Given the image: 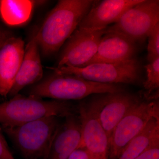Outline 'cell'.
Wrapping results in <instances>:
<instances>
[{
	"label": "cell",
	"mask_w": 159,
	"mask_h": 159,
	"mask_svg": "<svg viewBox=\"0 0 159 159\" xmlns=\"http://www.w3.org/2000/svg\"><path fill=\"white\" fill-rule=\"evenodd\" d=\"M93 0H60L34 34L43 55H53L66 43L91 9Z\"/></svg>",
	"instance_id": "1"
},
{
	"label": "cell",
	"mask_w": 159,
	"mask_h": 159,
	"mask_svg": "<svg viewBox=\"0 0 159 159\" xmlns=\"http://www.w3.org/2000/svg\"><path fill=\"white\" fill-rule=\"evenodd\" d=\"M78 108L62 100H44L18 94L0 103V124L2 128L23 125L46 117H65L75 114Z\"/></svg>",
	"instance_id": "2"
},
{
	"label": "cell",
	"mask_w": 159,
	"mask_h": 159,
	"mask_svg": "<svg viewBox=\"0 0 159 159\" xmlns=\"http://www.w3.org/2000/svg\"><path fill=\"white\" fill-rule=\"evenodd\" d=\"M123 91L118 84L93 82L74 75L54 73L33 85L29 96L66 101L82 99L91 94Z\"/></svg>",
	"instance_id": "3"
},
{
	"label": "cell",
	"mask_w": 159,
	"mask_h": 159,
	"mask_svg": "<svg viewBox=\"0 0 159 159\" xmlns=\"http://www.w3.org/2000/svg\"><path fill=\"white\" fill-rule=\"evenodd\" d=\"M58 117H45L13 127L2 128L25 159H47L60 123Z\"/></svg>",
	"instance_id": "4"
},
{
	"label": "cell",
	"mask_w": 159,
	"mask_h": 159,
	"mask_svg": "<svg viewBox=\"0 0 159 159\" xmlns=\"http://www.w3.org/2000/svg\"><path fill=\"white\" fill-rule=\"evenodd\" d=\"M50 69L56 74L74 75L101 83L136 84L141 77V65L135 58L115 63L92 64L81 68L63 66Z\"/></svg>",
	"instance_id": "5"
},
{
	"label": "cell",
	"mask_w": 159,
	"mask_h": 159,
	"mask_svg": "<svg viewBox=\"0 0 159 159\" xmlns=\"http://www.w3.org/2000/svg\"><path fill=\"white\" fill-rule=\"evenodd\" d=\"M159 23V1L142 0L124 12L105 32L119 33L134 42H142Z\"/></svg>",
	"instance_id": "6"
},
{
	"label": "cell",
	"mask_w": 159,
	"mask_h": 159,
	"mask_svg": "<svg viewBox=\"0 0 159 159\" xmlns=\"http://www.w3.org/2000/svg\"><path fill=\"white\" fill-rule=\"evenodd\" d=\"M159 113L158 101H141L126 114L114 129L110 139L108 159H119L132 139L148 121Z\"/></svg>",
	"instance_id": "7"
},
{
	"label": "cell",
	"mask_w": 159,
	"mask_h": 159,
	"mask_svg": "<svg viewBox=\"0 0 159 159\" xmlns=\"http://www.w3.org/2000/svg\"><path fill=\"white\" fill-rule=\"evenodd\" d=\"M106 29L93 30L77 28L66 42L57 68L84 67L97 53Z\"/></svg>",
	"instance_id": "8"
},
{
	"label": "cell",
	"mask_w": 159,
	"mask_h": 159,
	"mask_svg": "<svg viewBox=\"0 0 159 159\" xmlns=\"http://www.w3.org/2000/svg\"><path fill=\"white\" fill-rule=\"evenodd\" d=\"M141 101L136 95L124 91L101 94L91 100L109 141L117 124Z\"/></svg>",
	"instance_id": "9"
},
{
	"label": "cell",
	"mask_w": 159,
	"mask_h": 159,
	"mask_svg": "<svg viewBox=\"0 0 159 159\" xmlns=\"http://www.w3.org/2000/svg\"><path fill=\"white\" fill-rule=\"evenodd\" d=\"M81 125V141L78 147L86 148L93 159H108L110 141L90 101L78 107Z\"/></svg>",
	"instance_id": "10"
},
{
	"label": "cell",
	"mask_w": 159,
	"mask_h": 159,
	"mask_svg": "<svg viewBox=\"0 0 159 159\" xmlns=\"http://www.w3.org/2000/svg\"><path fill=\"white\" fill-rule=\"evenodd\" d=\"M142 0L95 1L91 9L77 28L101 30L119 20L125 11L141 2Z\"/></svg>",
	"instance_id": "11"
},
{
	"label": "cell",
	"mask_w": 159,
	"mask_h": 159,
	"mask_svg": "<svg viewBox=\"0 0 159 159\" xmlns=\"http://www.w3.org/2000/svg\"><path fill=\"white\" fill-rule=\"evenodd\" d=\"M136 44L122 34L105 32L96 54L84 66L97 63H115L134 59L137 51Z\"/></svg>",
	"instance_id": "12"
},
{
	"label": "cell",
	"mask_w": 159,
	"mask_h": 159,
	"mask_svg": "<svg viewBox=\"0 0 159 159\" xmlns=\"http://www.w3.org/2000/svg\"><path fill=\"white\" fill-rule=\"evenodd\" d=\"M25 43L10 37L0 48V95L7 97L14 84L25 53Z\"/></svg>",
	"instance_id": "13"
},
{
	"label": "cell",
	"mask_w": 159,
	"mask_h": 159,
	"mask_svg": "<svg viewBox=\"0 0 159 159\" xmlns=\"http://www.w3.org/2000/svg\"><path fill=\"white\" fill-rule=\"evenodd\" d=\"M60 124L51 143L47 159H67L81 141L79 115H69Z\"/></svg>",
	"instance_id": "14"
},
{
	"label": "cell",
	"mask_w": 159,
	"mask_h": 159,
	"mask_svg": "<svg viewBox=\"0 0 159 159\" xmlns=\"http://www.w3.org/2000/svg\"><path fill=\"white\" fill-rule=\"evenodd\" d=\"M39 48L34 35L25 48L19 70L9 95L13 97L27 86L37 83L42 79L43 69Z\"/></svg>",
	"instance_id": "15"
},
{
	"label": "cell",
	"mask_w": 159,
	"mask_h": 159,
	"mask_svg": "<svg viewBox=\"0 0 159 159\" xmlns=\"http://www.w3.org/2000/svg\"><path fill=\"white\" fill-rule=\"evenodd\" d=\"M159 137V113L150 119L144 129L135 137L119 159H134Z\"/></svg>",
	"instance_id": "16"
},
{
	"label": "cell",
	"mask_w": 159,
	"mask_h": 159,
	"mask_svg": "<svg viewBox=\"0 0 159 159\" xmlns=\"http://www.w3.org/2000/svg\"><path fill=\"white\" fill-rule=\"evenodd\" d=\"M36 2L31 0L0 1V16L9 25H23L31 17Z\"/></svg>",
	"instance_id": "17"
},
{
	"label": "cell",
	"mask_w": 159,
	"mask_h": 159,
	"mask_svg": "<svg viewBox=\"0 0 159 159\" xmlns=\"http://www.w3.org/2000/svg\"><path fill=\"white\" fill-rule=\"evenodd\" d=\"M147 78L144 83V88L150 93L159 88V58L145 66Z\"/></svg>",
	"instance_id": "18"
},
{
	"label": "cell",
	"mask_w": 159,
	"mask_h": 159,
	"mask_svg": "<svg viewBox=\"0 0 159 159\" xmlns=\"http://www.w3.org/2000/svg\"><path fill=\"white\" fill-rule=\"evenodd\" d=\"M147 38V59L150 63L159 58V23L154 27Z\"/></svg>",
	"instance_id": "19"
},
{
	"label": "cell",
	"mask_w": 159,
	"mask_h": 159,
	"mask_svg": "<svg viewBox=\"0 0 159 159\" xmlns=\"http://www.w3.org/2000/svg\"><path fill=\"white\" fill-rule=\"evenodd\" d=\"M134 159H159V137Z\"/></svg>",
	"instance_id": "20"
},
{
	"label": "cell",
	"mask_w": 159,
	"mask_h": 159,
	"mask_svg": "<svg viewBox=\"0 0 159 159\" xmlns=\"http://www.w3.org/2000/svg\"><path fill=\"white\" fill-rule=\"evenodd\" d=\"M67 159H93L90 153L84 147H79L72 152Z\"/></svg>",
	"instance_id": "21"
},
{
	"label": "cell",
	"mask_w": 159,
	"mask_h": 159,
	"mask_svg": "<svg viewBox=\"0 0 159 159\" xmlns=\"http://www.w3.org/2000/svg\"><path fill=\"white\" fill-rule=\"evenodd\" d=\"M0 159H15L2 136L0 134Z\"/></svg>",
	"instance_id": "22"
},
{
	"label": "cell",
	"mask_w": 159,
	"mask_h": 159,
	"mask_svg": "<svg viewBox=\"0 0 159 159\" xmlns=\"http://www.w3.org/2000/svg\"><path fill=\"white\" fill-rule=\"evenodd\" d=\"M9 37V34H7L5 31L0 29V48L3 43Z\"/></svg>",
	"instance_id": "23"
}]
</instances>
